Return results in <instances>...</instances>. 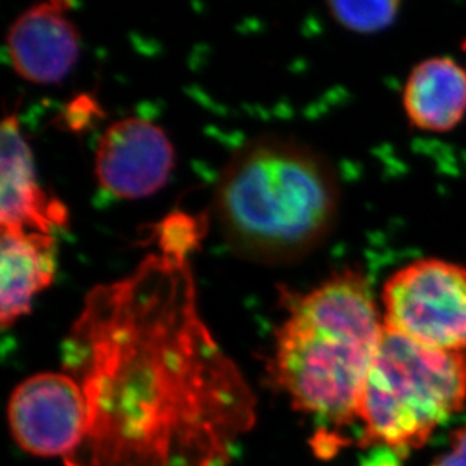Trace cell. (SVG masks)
Wrapping results in <instances>:
<instances>
[{
    "mask_svg": "<svg viewBox=\"0 0 466 466\" xmlns=\"http://www.w3.org/2000/svg\"><path fill=\"white\" fill-rule=\"evenodd\" d=\"M86 427L66 466H227L256 396L201 317L189 259L150 254L85 296L62 343Z\"/></svg>",
    "mask_w": 466,
    "mask_h": 466,
    "instance_id": "obj_1",
    "label": "cell"
},
{
    "mask_svg": "<svg viewBox=\"0 0 466 466\" xmlns=\"http://www.w3.org/2000/svg\"><path fill=\"white\" fill-rule=\"evenodd\" d=\"M268 378L291 405L319 424L317 454L343 444L339 431L358 420L362 388L382 339L383 319L360 273L344 270L309 293L286 299Z\"/></svg>",
    "mask_w": 466,
    "mask_h": 466,
    "instance_id": "obj_2",
    "label": "cell"
},
{
    "mask_svg": "<svg viewBox=\"0 0 466 466\" xmlns=\"http://www.w3.org/2000/svg\"><path fill=\"white\" fill-rule=\"evenodd\" d=\"M339 189L325 160L287 137L247 142L220 172L216 220L229 249L252 263H293L334 225Z\"/></svg>",
    "mask_w": 466,
    "mask_h": 466,
    "instance_id": "obj_3",
    "label": "cell"
},
{
    "mask_svg": "<svg viewBox=\"0 0 466 466\" xmlns=\"http://www.w3.org/2000/svg\"><path fill=\"white\" fill-rule=\"evenodd\" d=\"M466 401V353L427 348L383 328L362 388L360 445L408 456Z\"/></svg>",
    "mask_w": 466,
    "mask_h": 466,
    "instance_id": "obj_4",
    "label": "cell"
},
{
    "mask_svg": "<svg viewBox=\"0 0 466 466\" xmlns=\"http://www.w3.org/2000/svg\"><path fill=\"white\" fill-rule=\"evenodd\" d=\"M383 323L427 348L466 349V268L418 259L397 270L382 291Z\"/></svg>",
    "mask_w": 466,
    "mask_h": 466,
    "instance_id": "obj_5",
    "label": "cell"
},
{
    "mask_svg": "<svg viewBox=\"0 0 466 466\" xmlns=\"http://www.w3.org/2000/svg\"><path fill=\"white\" fill-rule=\"evenodd\" d=\"M14 440L38 458L66 461L79 447L86 427V406L79 383L66 371L34 374L9 399Z\"/></svg>",
    "mask_w": 466,
    "mask_h": 466,
    "instance_id": "obj_6",
    "label": "cell"
},
{
    "mask_svg": "<svg viewBox=\"0 0 466 466\" xmlns=\"http://www.w3.org/2000/svg\"><path fill=\"white\" fill-rule=\"evenodd\" d=\"M176 167L167 133L142 118L110 124L98 139L94 172L97 183L116 198H147L162 189Z\"/></svg>",
    "mask_w": 466,
    "mask_h": 466,
    "instance_id": "obj_7",
    "label": "cell"
},
{
    "mask_svg": "<svg viewBox=\"0 0 466 466\" xmlns=\"http://www.w3.org/2000/svg\"><path fill=\"white\" fill-rule=\"evenodd\" d=\"M70 2L34 5L9 27L6 49L14 71L29 84H59L80 55V35L66 17Z\"/></svg>",
    "mask_w": 466,
    "mask_h": 466,
    "instance_id": "obj_8",
    "label": "cell"
},
{
    "mask_svg": "<svg viewBox=\"0 0 466 466\" xmlns=\"http://www.w3.org/2000/svg\"><path fill=\"white\" fill-rule=\"evenodd\" d=\"M0 231L50 234L68 225V210L36 178L34 156L15 114L0 130Z\"/></svg>",
    "mask_w": 466,
    "mask_h": 466,
    "instance_id": "obj_9",
    "label": "cell"
},
{
    "mask_svg": "<svg viewBox=\"0 0 466 466\" xmlns=\"http://www.w3.org/2000/svg\"><path fill=\"white\" fill-rule=\"evenodd\" d=\"M0 320L5 329L31 312L56 272V243L50 234L0 231Z\"/></svg>",
    "mask_w": 466,
    "mask_h": 466,
    "instance_id": "obj_10",
    "label": "cell"
},
{
    "mask_svg": "<svg viewBox=\"0 0 466 466\" xmlns=\"http://www.w3.org/2000/svg\"><path fill=\"white\" fill-rule=\"evenodd\" d=\"M403 102L418 128L449 132L466 112V73L449 57L421 62L406 84Z\"/></svg>",
    "mask_w": 466,
    "mask_h": 466,
    "instance_id": "obj_11",
    "label": "cell"
},
{
    "mask_svg": "<svg viewBox=\"0 0 466 466\" xmlns=\"http://www.w3.org/2000/svg\"><path fill=\"white\" fill-rule=\"evenodd\" d=\"M204 229V218H197L181 211L172 213L158 224V252L174 258L189 259L190 254L203 240L206 233Z\"/></svg>",
    "mask_w": 466,
    "mask_h": 466,
    "instance_id": "obj_12",
    "label": "cell"
},
{
    "mask_svg": "<svg viewBox=\"0 0 466 466\" xmlns=\"http://www.w3.org/2000/svg\"><path fill=\"white\" fill-rule=\"evenodd\" d=\"M400 4L391 0L382 2H330L328 4L332 17L360 34H373L390 26L397 15Z\"/></svg>",
    "mask_w": 466,
    "mask_h": 466,
    "instance_id": "obj_13",
    "label": "cell"
},
{
    "mask_svg": "<svg viewBox=\"0 0 466 466\" xmlns=\"http://www.w3.org/2000/svg\"><path fill=\"white\" fill-rule=\"evenodd\" d=\"M431 466H466V426L451 433L449 449L441 453Z\"/></svg>",
    "mask_w": 466,
    "mask_h": 466,
    "instance_id": "obj_14",
    "label": "cell"
},
{
    "mask_svg": "<svg viewBox=\"0 0 466 466\" xmlns=\"http://www.w3.org/2000/svg\"><path fill=\"white\" fill-rule=\"evenodd\" d=\"M403 458H406L405 454L397 450L376 445L370 447V453L365 456L361 466H400Z\"/></svg>",
    "mask_w": 466,
    "mask_h": 466,
    "instance_id": "obj_15",
    "label": "cell"
}]
</instances>
